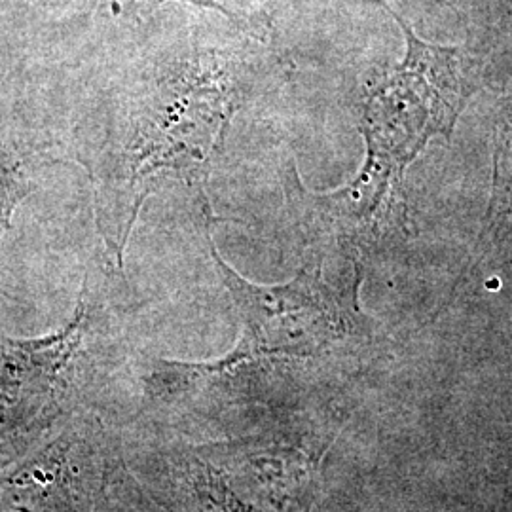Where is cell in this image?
<instances>
[{"label":"cell","mask_w":512,"mask_h":512,"mask_svg":"<svg viewBox=\"0 0 512 512\" xmlns=\"http://www.w3.org/2000/svg\"><path fill=\"white\" fill-rule=\"evenodd\" d=\"M38 158L37 148L29 141L0 131V239L10 230L19 203L37 188Z\"/></svg>","instance_id":"4"},{"label":"cell","mask_w":512,"mask_h":512,"mask_svg":"<svg viewBox=\"0 0 512 512\" xmlns=\"http://www.w3.org/2000/svg\"><path fill=\"white\" fill-rule=\"evenodd\" d=\"M245 33L190 29L141 59L84 129L78 162L92 181L93 209L109 260L122 272L143 205L164 184L203 186L241 103Z\"/></svg>","instance_id":"1"},{"label":"cell","mask_w":512,"mask_h":512,"mask_svg":"<svg viewBox=\"0 0 512 512\" xmlns=\"http://www.w3.org/2000/svg\"><path fill=\"white\" fill-rule=\"evenodd\" d=\"M97 512H131L122 505V503H118V501H114L112 497H109L107 494H103L101 497V503H99V509Z\"/></svg>","instance_id":"6"},{"label":"cell","mask_w":512,"mask_h":512,"mask_svg":"<svg viewBox=\"0 0 512 512\" xmlns=\"http://www.w3.org/2000/svg\"><path fill=\"white\" fill-rule=\"evenodd\" d=\"M190 465L200 512L311 511L313 467L291 452L217 446L196 452Z\"/></svg>","instance_id":"3"},{"label":"cell","mask_w":512,"mask_h":512,"mask_svg":"<svg viewBox=\"0 0 512 512\" xmlns=\"http://www.w3.org/2000/svg\"><path fill=\"white\" fill-rule=\"evenodd\" d=\"M215 220L207 207L211 256L241 323L238 346L211 363L217 380L258 361L313 357L348 336L357 310L355 291L346 294L332 287L319 268H304L283 285L251 283L220 256L211 238Z\"/></svg>","instance_id":"2"},{"label":"cell","mask_w":512,"mask_h":512,"mask_svg":"<svg viewBox=\"0 0 512 512\" xmlns=\"http://www.w3.org/2000/svg\"><path fill=\"white\" fill-rule=\"evenodd\" d=\"M99 2L101 0H82V12H92ZM148 2L162 4L165 0H148ZM179 2L194 4V6H200L205 10H213L249 35H256L262 25V16L253 0H179Z\"/></svg>","instance_id":"5"}]
</instances>
